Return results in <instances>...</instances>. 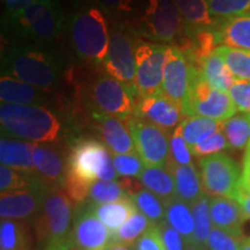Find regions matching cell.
<instances>
[{
  "label": "cell",
  "mask_w": 250,
  "mask_h": 250,
  "mask_svg": "<svg viewBox=\"0 0 250 250\" xmlns=\"http://www.w3.org/2000/svg\"><path fill=\"white\" fill-rule=\"evenodd\" d=\"M0 125L2 137L35 144L55 142L62 131L58 117L42 105L1 103Z\"/></svg>",
  "instance_id": "obj_1"
},
{
  "label": "cell",
  "mask_w": 250,
  "mask_h": 250,
  "mask_svg": "<svg viewBox=\"0 0 250 250\" xmlns=\"http://www.w3.org/2000/svg\"><path fill=\"white\" fill-rule=\"evenodd\" d=\"M72 199L62 189H49L33 228L41 250H62L71 245L73 227Z\"/></svg>",
  "instance_id": "obj_2"
},
{
  "label": "cell",
  "mask_w": 250,
  "mask_h": 250,
  "mask_svg": "<svg viewBox=\"0 0 250 250\" xmlns=\"http://www.w3.org/2000/svg\"><path fill=\"white\" fill-rule=\"evenodd\" d=\"M68 33L71 45L78 57L88 64L104 62L110 34L101 8L85 6L78 9L68 21Z\"/></svg>",
  "instance_id": "obj_3"
},
{
  "label": "cell",
  "mask_w": 250,
  "mask_h": 250,
  "mask_svg": "<svg viewBox=\"0 0 250 250\" xmlns=\"http://www.w3.org/2000/svg\"><path fill=\"white\" fill-rule=\"evenodd\" d=\"M5 76L17 78L37 88H50L58 83L62 65L55 56L29 44L12 45L2 58Z\"/></svg>",
  "instance_id": "obj_4"
},
{
  "label": "cell",
  "mask_w": 250,
  "mask_h": 250,
  "mask_svg": "<svg viewBox=\"0 0 250 250\" xmlns=\"http://www.w3.org/2000/svg\"><path fill=\"white\" fill-rule=\"evenodd\" d=\"M118 174L107 146L95 139L72 144L66 158V177L92 186L96 181H115Z\"/></svg>",
  "instance_id": "obj_5"
},
{
  "label": "cell",
  "mask_w": 250,
  "mask_h": 250,
  "mask_svg": "<svg viewBox=\"0 0 250 250\" xmlns=\"http://www.w3.org/2000/svg\"><path fill=\"white\" fill-rule=\"evenodd\" d=\"M189 92L182 104L184 117L199 116L225 122L236 114L229 94L214 89L199 67L191 66Z\"/></svg>",
  "instance_id": "obj_6"
},
{
  "label": "cell",
  "mask_w": 250,
  "mask_h": 250,
  "mask_svg": "<svg viewBox=\"0 0 250 250\" xmlns=\"http://www.w3.org/2000/svg\"><path fill=\"white\" fill-rule=\"evenodd\" d=\"M11 22L21 35L49 42L62 34L64 17L55 0H35Z\"/></svg>",
  "instance_id": "obj_7"
},
{
  "label": "cell",
  "mask_w": 250,
  "mask_h": 250,
  "mask_svg": "<svg viewBox=\"0 0 250 250\" xmlns=\"http://www.w3.org/2000/svg\"><path fill=\"white\" fill-rule=\"evenodd\" d=\"M204 191L213 197L235 199L242 191V170L234 159L225 153L204 156L199 160Z\"/></svg>",
  "instance_id": "obj_8"
},
{
  "label": "cell",
  "mask_w": 250,
  "mask_h": 250,
  "mask_svg": "<svg viewBox=\"0 0 250 250\" xmlns=\"http://www.w3.org/2000/svg\"><path fill=\"white\" fill-rule=\"evenodd\" d=\"M168 45L139 42L136 44L137 72L134 90L138 98L162 94Z\"/></svg>",
  "instance_id": "obj_9"
},
{
  "label": "cell",
  "mask_w": 250,
  "mask_h": 250,
  "mask_svg": "<svg viewBox=\"0 0 250 250\" xmlns=\"http://www.w3.org/2000/svg\"><path fill=\"white\" fill-rule=\"evenodd\" d=\"M136 90L110 76H102L94 81L92 100L96 112L110 115L129 121L136 105Z\"/></svg>",
  "instance_id": "obj_10"
},
{
  "label": "cell",
  "mask_w": 250,
  "mask_h": 250,
  "mask_svg": "<svg viewBox=\"0 0 250 250\" xmlns=\"http://www.w3.org/2000/svg\"><path fill=\"white\" fill-rule=\"evenodd\" d=\"M144 31L159 42H176L183 30V20L174 0H147L142 17Z\"/></svg>",
  "instance_id": "obj_11"
},
{
  "label": "cell",
  "mask_w": 250,
  "mask_h": 250,
  "mask_svg": "<svg viewBox=\"0 0 250 250\" xmlns=\"http://www.w3.org/2000/svg\"><path fill=\"white\" fill-rule=\"evenodd\" d=\"M136 152L146 167H165L169 162V138L165 130L132 116L127 121Z\"/></svg>",
  "instance_id": "obj_12"
},
{
  "label": "cell",
  "mask_w": 250,
  "mask_h": 250,
  "mask_svg": "<svg viewBox=\"0 0 250 250\" xmlns=\"http://www.w3.org/2000/svg\"><path fill=\"white\" fill-rule=\"evenodd\" d=\"M136 44L126 31L112 30L107 57L103 62L109 76L132 87L137 72Z\"/></svg>",
  "instance_id": "obj_13"
},
{
  "label": "cell",
  "mask_w": 250,
  "mask_h": 250,
  "mask_svg": "<svg viewBox=\"0 0 250 250\" xmlns=\"http://www.w3.org/2000/svg\"><path fill=\"white\" fill-rule=\"evenodd\" d=\"M111 242V232L96 217L88 203L74 210L71 243L80 250H104Z\"/></svg>",
  "instance_id": "obj_14"
},
{
  "label": "cell",
  "mask_w": 250,
  "mask_h": 250,
  "mask_svg": "<svg viewBox=\"0 0 250 250\" xmlns=\"http://www.w3.org/2000/svg\"><path fill=\"white\" fill-rule=\"evenodd\" d=\"M190 78L191 67L186 55L176 46H168L162 81V94L182 108L189 92Z\"/></svg>",
  "instance_id": "obj_15"
},
{
  "label": "cell",
  "mask_w": 250,
  "mask_h": 250,
  "mask_svg": "<svg viewBox=\"0 0 250 250\" xmlns=\"http://www.w3.org/2000/svg\"><path fill=\"white\" fill-rule=\"evenodd\" d=\"M49 188L43 184L19 191L2 193L0 197V217L20 221H31L39 215Z\"/></svg>",
  "instance_id": "obj_16"
},
{
  "label": "cell",
  "mask_w": 250,
  "mask_h": 250,
  "mask_svg": "<svg viewBox=\"0 0 250 250\" xmlns=\"http://www.w3.org/2000/svg\"><path fill=\"white\" fill-rule=\"evenodd\" d=\"M133 116L147 121L166 132L176 129L184 120L182 108L164 94L137 99Z\"/></svg>",
  "instance_id": "obj_17"
},
{
  "label": "cell",
  "mask_w": 250,
  "mask_h": 250,
  "mask_svg": "<svg viewBox=\"0 0 250 250\" xmlns=\"http://www.w3.org/2000/svg\"><path fill=\"white\" fill-rule=\"evenodd\" d=\"M93 117L98 123V130L103 143L112 155L137 153L126 120L96 111Z\"/></svg>",
  "instance_id": "obj_18"
},
{
  "label": "cell",
  "mask_w": 250,
  "mask_h": 250,
  "mask_svg": "<svg viewBox=\"0 0 250 250\" xmlns=\"http://www.w3.org/2000/svg\"><path fill=\"white\" fill-rule=\"evenodd\" d=\"M210 214L214 228L243 239V226L250 218L239 202L226 197H212Z\"/></svg>",
  "instance_id": "obj_19"
},
{
  "label": "cell",
  "mask_w": 250,
  "mask_h": 250,
  "mask_svg": "<svg viewBox=\"0 0 250 250\" xmlns=\"http://www.w3.org/2000/svg\"><path fill=\"white\" fill-rule=\"evenodd\" d=\"M36 175L49 189H62L66 179V164L54 147L37 144L34 152Z\"/></svg>",
  "instance_id": "obj_20"
},
{
  "label": "cell",
  "mask_w": 250,
  "mask_h": 250,
  "mask_svg": "<svg viewBox=\"0 0 250 250\" xmlns=\"http://www.w3.org/2000/svg\"><path fill=\"white\" fill-rule=\"evenodd\" d=\"M212 29L217 44L250 51V12L217 20Z\"/></svg>",
  "instance_id": "obj_21"
},
{
  "label": "cell",
  "mask_w": 250,
  "mask_h": 250,
  "mask_svg": "<svg viewBox=\"0 0 250 250\" xmlns=\"http://www.w3.org/2000/svg\"><path fill=\"white\" fill-rule=\"evenodd\" d=\"M37 144L26 140L9 139L2 137L0 140V161L2 166L18 171L35 174L34 152Z\"/></svg>",
  "instance_id": "obj_22"
},
{
  "label": "cell",
  "mask_w": 250,
  "mask_h": 250,
  "mask_svg": "<svg viewBox=\"0 0 250 250\" xmlns=\"http://www.w3.org/2000/svg\"><path fill=\"white\" fill-rule=\"evenodd\" d=\"M167 166L174 176L177 198L191 205L205 195L201 177L198 176L196 167L192 164L179 166L168 162Z\"/></svg>",
  "instance_id": "obj_23"
},
{
  "label": "cell",
  "mask_w": 250,
  "mask_h": 250,
  "mask_svg": "<svg viewBox=\"0 0 250 250\" xmlns=\"http://www.w3.org/2000/svg\"><path fill=\"white\" fill-rule=\"evenodd\" d=\"M39 89L30 83L5 74H2L0 79V99L2 103L40 105L42 104L44 99Z\"/></svg>",
  "instance_id": "obj_24"
},
{
  "label": "cell",
  "mask_w": 250,
  "mask_h": 250,
  "mask_svg": "<svg viewBox=\"0 0 250 250\" xmlns=\"http://www.w3.org/2000/svg\"><path fill=\"white\" fill-rule=\"evenodd\" d=\"M90 206H92V210L96 217L102 221V224L111 233L116 232L118 228L126 223L127 219L132 217L138 211L130 196L122 198L117 202L109 203V204Z\"/></svg>",
  "instance_id": "obj_25"
},
{
  "label": "cell",
  "mask_w": 250,
  "mask_h": 250,
  "mask_svg": "<svg viewBox=\"0 0 250 250\" xmlns=\"http://www.w3.org/2000/svg\"><path fill=\"white\" fill-rule=\"evenodd\" d=\"M0 250H33V234L26 221L1 219Z\"/></svg>",
  "instance_id": "obj_26"
},
{
  "label": "cell",
  "mask_w": 250,
  "mask_h": 250,
  "mask_svg": "<svg viewBox=\"0 0 250 250\" xmlns=\"http://www.w3.org/2000/svg\"><path fill=\"white\" fill-rule=\"evenodd\" d=\"M165 220L186 239L188 245L191 243L195 234V219L190 205L182 199L174 197L165 202Z\"/></svg>",
  "instance_id": "obj_27"
},
{
  "label": "cell",
  "mask_w": 250,
  "mask_h": 250,
  "mask_svg": "<svg viewBox=\"0 0 250 250\" xmlns=\"http://www.w3.org/2000/svg\"><path fill=\"white\" fill-rule=\"evenodd\" d=\"M139 181L146 189L161 198L164 202L176 197L174 176L168 166L145 167V169L140 175Z\"/></svg>",
  "instance_id": "obj_28"
},
{
  "label": "cell",
  "mask_w": 250,
  "mask_h": 250,
  "mask_svg": "<svg viewBox=\"0 0 250 250\" xmlns=\"http://www.w3.org/2000/svg\"><path fill=\"white\" fill-rule=\"evenodd\" d=\"M201 70L206 81L214 89L221 90V92H229V89L236 81L223 57L219 55L215 49L204 59Z\"/></svg>",
  "instance_id": "obj_29"
},
{
  "label": "cell",
  "mask_w": 250,
  "mask_h": 250,
  "mask_svg": "<svg viewBox=\"0 0 250 250\" xmlns=\"http://www.w3.org/2000/svg\"><path fill=\"white\" fill-rule=\"evenodd\" d=\"M183 23L190 28H212L217 20L208 11L206 0H174Z\"/></svg>",
  "instance_id": "obj_30"
},
{
  "label": "cell",
  "mask_w": 250,
  "mask_h": 250,
  "mask_svg": "<svg viewBox=\"0 0 250 250\" xmlns=\"http://www.w3.org/2000/svg\"><path fill=\"white\" fill-rule=\"evenodd\" d=\"M223 124L224 122L214 121L211 120V118L189 116L182 121L181 129H182L184 140L189 145V147L191 148L220 129Z\"/></svg>",
  "instance_id": "obj_31"
},
{
  "label": "cell",
  "mask_w": 250,
  "mask_h": 250,
  "mask_svg": "<svg viewBox=\"0 0 250 250\" xmlns=\"http://www.w3.org/2000/svg\"><path fill=\"white\" fill-rule=\"evenodd\" d=\"M154 224L142 212L137 211L132 217L127 219L123 226H121L116 232L111 233V242L123 243V245L133 246L143 234H145Z\"/></svg>",
  "instance_id": "obj_32"
},
{
  "label": "cell",
  "mask_w": 250,
  "mask_h": 250,
  "mask_svg": "<svg viewBox=\"0 0 250 250\" xmlns=\"http://www.w3.org/2000/svg\"><path fill=\"white\" fill-rule=\"evenodd\" d=\"M190 206H191L193 219H195V234H193L191 243L206 247L208 236L213 228L210 214V199L205 193Z\"/></svg>",
  "instance_id": "obj_33"
},
{
  "label": "cell",
  "mask_w": 250,
  "mask_h": 250,
  "mask_svg": "<svg viewBox=\"0 0 250 250\" xmlns=\"http://www.w3.org/2000/svg\"><path fill=\"white\" fill-rule=\"evenodd\" d=\"M236 80L250 81V51L219 45L215 48Z\"/></svg>",
  "instance_id": "obj_34"
},
{
  "label": "cell",
  "mask_w": 250,
  "mask_h": 250,
  "mask_svg": "<svg viewBox=\"0 0 250 250\" xmlns=\"http://www.w3.org/2000/svg\"><path fill=\"white\" fill-rule=\"evenodd\" d=\"M223 129L230 147L245 148L250 139V112L234 115L224 122Z\"/></svg>",
  "instance_id": "obj_35"
},
{
  "label": "cell",
  "mask_w": 250,
  "mask_h": 250,
  "mask_svg": "<svg viewBox=\"0 0 250 250\" xmlns=\"http://www.w3.org/2000/svg\"><path fill=\"white\" fill-rule=\"evenodd\" d=\"M126 191L118 181H96L89 188L85 202L90 205H103L127 197Z\"/></svg>",
  "instance_id": "obj_36"
},
{
  "label": "cell",
  "mask_w": 250,
  "mask_h": 250,
  "mask_svg": "<svg viewBox=\"0 0 250 250\" xmlns=\"http://www.w3.org/2000/svg\"><path fill=\"white\" fill-rule=\"evenodd\" d=\"M138 211L147 217L154 225H159L165 220V202L147 189H142L130 196Z\"/></svg>",
  "instance_id": "obj_37"
},
{
  "label": "cell",
  "mask_w": 250,
  "mask_h": 250,
  "mask_svg": "<svg viewBox=\"0 0 250 250\" xmlns=\"http://www.w3.org/2000/svg\"><path fill=\"white\" fill-rule=\"evenodd\" d=\"M43 184L37 175L22 173L2 166L0 167V192L8 193ZM44 186V184H43Z\"/></svg>",
  "instance_id": "obj_38"
},
{
  "label": "cell",
  "mask_w": 250,
  "mask_h": 250,
  "mask_svg": "<svg viewBox=\"0 0 250 250\" xmlns=\"http://www.w3.org/2000/svg\"><path fill=\"white\" fill-rule=\"evenodd\" d=\"M215 20L236 17L250 12V0H206Z\"/></svg>",
  "instance_id": "obj_39"
},
{
  "label": "cell",
  "mask_w": 250,
  "mask_h": 250,
  "mask_svg": "<svg viewBox=\"0 0 250 250\" xmlns=\"http://www.w3.org/2000/svg\"><path fill=\"white\" fill-rule=\"evenodd\" d=\"M192 152L183 138L181 124L173 130L169 139V162L179 166L191 164Z\"/></svg>",
  "instance_id": "obj_40"
},
{
  "label": "cell",
  "mask_w": 250,
  "mask_h": 250,
  "mask_svg": "<svg viewBox=\"0 0 250 250\" xmlns=\"http://www.w3.org/2000/svg\"><path fill=\"white\" fill-rule=\"evenodd\" d=\"M229 147L230 145L226 138L223 126H221L220 129L212 133L211 136H208V138L191 147V152L193 155L204 158V156L218 154V153H221Z\"/></svg>",
  "instance_id": "obj_41"
},
{
  "label": "cell",
  "mask_w": 250,
  "mask_h": 250,
  "mask_svg": "<svg viewBox=\"0 0 250 250\" xmlns=\"http://www.w3.org/2000/svg\"><path fill=\"white\" fill-rule=\"evenodd\" d=\"M114 167L117 174L124 177H140L145 169V164L138 153H129V154L112 155Z\"/></svg>",
  "instance_id": "obj_42"
},
{
  "label": "cell",
  "mask_w": 250,
  "mask_h": 250,
  "mask_svg": "<svg viewBox=\"0 0 250 250\" xmlns=\"http://www.w3.org/2000/svg\"><path fill=\"white\" fill-rule=\"evenodd\" d=\"M242 240L213 227L206 243V248L208 250H240Z\"/></svg>",
  "instance_id": "obj_43"
},
{
  "label": "cell",
  "mask_w": 250,
  "mask_h": 250,
  "mask_svg": "<svg viewBox=\"0 0 250 250\" xmlns=\"http://www.w3.org/2000/svg\"><path fill=\"white\" fill-rule=\"evenodd\" d=\"M156 227L160 233L166 250H186L188 246L186 239L167 221L164 220L162 223L156 225Z\"/></svg>",
  "instance_id": "obj_44"
},
{
  "label": "cell",
  "mask_w": 250,
  "mask_h": 250,
  "mask_svg": "<svg viewBox=\"0 0 250 250\" xmlns=\"http://www.w3.org/2000/svg\"><path fill=\"white\" fill-rule=\"evenodd\" d=\"M247 86H248V81L236 80L228 92L239 112H250V101L248 93H247Z\"/></svg>",
  "instance_id": "obj_45"
},
{
  "label": "cell",
  "mask_w": 250,
  "mask_h": 250,
  "mask_svg": "<svg viewBox=\"0 0 250 250\" xmlns=\"http://www.w3.org/2000/svg\"><path fill=\"white\" fill-rule=\"evenodd\" d=\"M133 248L134 250H166L156 225L137 240Z\"/></svg>",
  "instance_id": "obj_46"
},
{
  "label": "cell",
  "mask_w": 250,
  "mask_h": 250,
  "mask_svg": "<svg viewBox=\"0 0 250 250\" xmlns=\"http://www.w3.org/2000/svg\"><path fill=\"white\" fill-rule=\"evenodd\" d=\"M100 8L112 15L130 13L133 8V0H99Z\"/></svg>",
  "instance_id": "obj_47"
},
{
  "label": "cell",
  "mask_w": 250,
  "mask_h": 250,
  "mask_svg": "<svg viewBox=\"0 0 250 250\" xmlns=\"http://www.w3.org/2000/svg\"><path fill=\"white\" fill-rule=\"evenodd\" d=\"M33 1H35V0H2L9 20H13L18 14H20Z\"/></svg>",
  "instance_id": "obj_48"
},
{
  "label": "cell",
  "mask_w": 250,
  "mask_h": 250,
  "mask_svg": "<svg viewBox=\"0 0 250 250\" xmlns=\"http://www.w3.org/2000/svg\"><path fill=\"white\" fill-rule=\"evenodd\" d=\"M241 188L243 191L250 193V165H243Z\"/></svg>",
  "instance_id": "obj_49"
},
{
  "label": "cell",
  "mask_w": 250,
  "mask_h": 250,
  "mask_svg": "<svg viewBox=\"0 0 250 250\" xmlns=\"http://www.w3.org/2000/svg\"><path fill=\"white\" fill-rule=\"evenodd\" d=\"M236 202L240 203V205L242 206L243 210L246 211V213L250 217V193L242 190V191L240 192V195L237 196Z\"/></svg>",
  "instance_id": "obj_50"
},
{
  "label": "cell",
  "mask_w": 250,
  "mask_h": 250,
  "mask_svg": "<svg viewBox=\"0 0 250 250\" xmlns=\"http://www.w3.org/2000/svg\"><path fill=\"white\" fill-rule=\"evenodd\" d=\"M104 250H132V249H131V246L123 245V243L110 242Z\"/></svg>",
  "instance_id": "obj_51"
},
{
  "label": "cell",
  "mask_w": 250,
  "mask_h": 250,
  "mask_svg": "<svg viewBox=\"0 0 250 250\" xmlns=\"http://www.w3.org/2000/svg\"><path fill=\"white\" fill-rule=\"evenodd\" d=\"M243 165H250V139L246 146L245 158H243Z\"/></svg>",
  "instance_id": "obj_52"
},
{
  "label": "cell",
  "mask_w": 250,
  "mask_h": 250,
  "mask_svg": "<svg viewBox=\"0 0 250 250\" xmlns=\"http://www.w3.org/2000/svg\"><path fill=\"white\" fill-rule=\"evenodd\" d=\"M186 250H208V248H206V247L196 245V243H189V245L187 246Z\"/></svg>",
  "instance_id": "obj_53"
},
{
  "label": "cell",
  "mask_w": 250,
  "mask_h": 250,
  "mask_svg": "<svg viewBox=\"0 0 250 250\" xmlns=\"http://www.w3.org/2000/svg\"><path fill=\"white\" fill-rule=\"evenodd\" d=\"M240 250H250V236L246 237V239L242 240L241 249Z\"/></svg>",
  "instance_id": "obj_54"
},
{
  "label": "cell",
  "mask_w": 250,
  "mask_h": 250,
  "mask_svg": "<svg viewBox=\"0 0 250 250\" xmlns=\"http://www.w3.org/2000/svg\"><path fill=\"white\" fill-rule=\"evenodd\" d=\"M62 250H80V249H78V248H77V247H74V246H73V245H72V243H71V245H70V246L65 247V248H64V249H62Z\"/></svg>",
  "instance_id": "obj_55"
},
{
  "label": "cell",
  "mask_w": 250,
  "mask_h": 250,
  "mask_svg": "<svg viewBox=\"0 0 250 250\" xmlns=\"http://www.w3.org/2000/svg\"><path fill=\"white\" fill-rule=\"evenodd\" d=\"M247 93H248V98L250 101V81H248V86H247Z\"/></svg>",
  "instance_id": "obj_56"
}]
</instances>
